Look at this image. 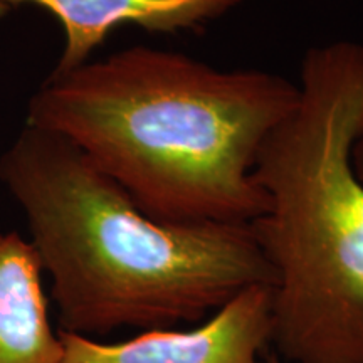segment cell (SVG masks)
<instances>
[{"label":"cell","instance_id":"ba28073f","mask_svg":"<svg viewBox=\"0 0 363 363\" xmlns=\"http://www.w3.org/2000/svg\"><path fill=\"white\" fill-rule=\"evenodd\" d=\"M9 9H11V6H9L7 2H4V0H0V17L6 16V13L9 12Z\"/></svg>","mask_w":363,"mask_h":363},{"label":"cell","instance_id":"277c9868","mask_svg":"<svg viewBox=\"0 0 363 363\" xmlns=\"http://www.w3.org/2000/svg\"><path fill=\"white\" fill-rule=\"evenodd\" d=\"M57 363H269L271 286L244 289L192 330H148L135 338L104 343L59 331Z\"/></svg>","mask_w":363,"mask_h":363},{"label":"cell","instance_id":"5b68a950","mask_svg":"<svg viewBox=\"0 0 363 363\" xmlns=\"http://www.w3.org/2000/svg\"><path fill=\"white\" fill-rule=\"evenodd\" d=\"M9 6L34 4L51 12L65 30V48L52 72L83 66L120 26L153 34L201 33L242 0H4Z\"/></svg>","mask_w":363,"mask_h":363},{"label":"cell","instance_id":"7a4b0ae2","mask_svg":"<svg viewBox=\"0 0 363 363\" xmlns=\"http://www.w3.org/2000/svg\"><path fill=\"white\" fill-rule=\"evenodd\" d=\"M21 207L61 331L94 338L120 328L202 323L274 276L251 224H167L56 133L26 125L0 157Z\"/></svg>","mask_w":363,"mask_h":363},{"label":"cell","instance_id":"9c48e42d","mask_svg":"<svg viewBox=\"0 0 363 363\" xmlns=\"http://www.w3.org/2000/svg\"><path fill=\"white\" fill-rule=\"evenodd\" d=\"M269 363H279L278 357H269Z\"/></svg>","mask_w":363,"mask_h":363},{"label":"cell","instance_id":"52a82bcc","mask_svg":"<svg viewBox=\"0 0 363 363\" xmlns=\"http://www.w3.org/2000/svg\"><path fill=\"white\" fill-rule=\"evenodd\" d=\"M353 169L358 179L363 182V138L358 140L353 148Z\"/></svg>","mask_w":363,"mask_h":363},{"label":"cell","instance_id":"6da1fadb","mask_svg":"<svg viewBox=\"0 0 363 363\" xmlns=\"http://www.w3.org/2000/svg\"><path fill=\"white\" fill-rule=\"evenodd\" d=\"M298 98L276 72L131 45L52 72L27 125L71 142L158 222L251 224L267 208L257 155Z\"/></svg>","mask_w":363,"mask_h":363},{"label":"cell","instance_id":"3957f363","mask_svg":"<svg viewBox=\"0 0 363 363\" xmlns=\"http://www.w3.org/2000/svg\"><path fill=\"white\" fill-rule=\"evenodd\" d=\"M298 88L254 169L267 197L251 227L274 276L272 345L291 363H363V44L308 49Z\"/></svg>","mask_w":363,"mask_h":363},{"label":"cell","instance_id":"8992f818","mask_svg":"<svg viewBox=\"0 0 363 363\" xmlns=\"http://www.w3.org/2000/svg\"><path fill=\"white\" fill-rule=\"evenodd\" d=\"M43 267L19 233H0V363H57L59 333L49 320Z\"/></svg>","mask_w":363,"mask_h":363}]
</instances>
